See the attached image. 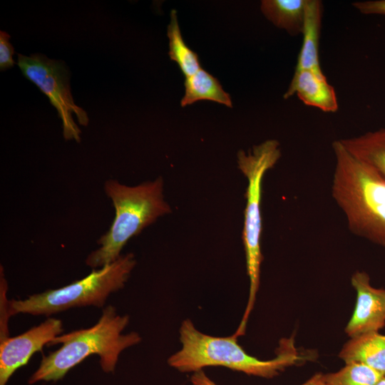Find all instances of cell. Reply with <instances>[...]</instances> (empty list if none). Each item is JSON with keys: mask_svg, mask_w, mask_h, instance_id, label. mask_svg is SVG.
<instances>
[{"mask_svg": "<svg viewBox=\"0 0 385 385\" xmlns=\"http://www.w3.org/2000/svg\"><path fill=\"white\" fill-rule=\"evenodd\" d=\"M129 321L128 315H120L113 306L108 305L94 325L57 336L48 346L61 344V347L43 356L28 384L61 380L92 354L99 357L103 371L114 372L120 354L141 342L135 332L123 334Z\"/></svg>", "mask_w": 385, "mask_h": 385, "instance_id": "obj_1", "label": "cell"}, {"mask_svg": "<svg viewBox=\"0 0 385 385\" xmlns=\"http://www.w3.org/2000/svg\"><path fill=\"white\" fill-rule=\"evenodd\" d=\"M332 147L335 158L332 195L349 229L385 247V180L349 153L340 140Z\"/></svg>", "mask_w": 385, "mask_h": 385, "instance_id": "obj_2", "label": "cell"}, {"mask_svg": "<svg viewBox=\"0 0 385 385\" xmlns=\"http://www.w3.org/2000/svg\"><path fill=\"white\" fill-rule=\"evenodd\" d=\"M237 337H217L198 331L190 319L180 328L181 349L168 363L181 372H197L207 366H224L248 375L273 378L285 368L302 359L294 347V337L279 342L277 356L260 360L248 354L237 342Z\"/></svg>", "mask_w": 385, "mask_h": 385, "instance_id": "obj_3", "label": "cell"}, {"mask_svg": "<svg viewBox=\"0 0 385 385\" xmlns=\"http://www.w3.org/2000/svg\"><path fill=\"white\" fill-rule=\"evenodd\" d=\"M103 188L114 207L115 217L109 230L98 239L99 247L86 259V265L93 270L116 260L131 237L171 212L164 198L162 177L135 186L109 179Z\"/></svg>", "mask_w": 385, "mask_h": 385, "instance_id": "obj_4", "label": "cell"}, {"mask_svg": "<svg viewBox=\"0 0 385 385\" xmlns=\"http://www.w3.org/2000/svg\"><path fill=\"white\" fill-rule=\"evenodd\" d=\"M135 265L133 253L121 255L111 264L93 269L86 277L69 284L23 299H10L11 314L49 317L76 307L102 308L111 294L124 287Z\"/></svg>", "mask_w": 385, "mask_h": 385, "instance_id": "obj_5", "label": "cell"}, {"mask_svg": "<svg viewBox=\"0 0 385 385\" xmlns=\"http://www.w3.org/2000/svg\"><path fill=\"white\" fill-rule=\"evenodd\" d=\"M281 157L279 143L276 140H267L253 146L247 153H237L239 169L247 180L246 207L245 210L242 240L246 256L247 272L250 279V291L245 313L237 328L245 332L250 313L254 307L260 285V267L262 261L261 235L262 185L265 174L277 163Z\"/></svg>", "mask_w": 385, "mask_h": 385, "instance_id": "obj_6", "label": "cell"}, {"mask_svg": "<svg viewBox=\"0 0 385 385\" xmlns=\"http://www.w3.org/2000/svg\"><path fill=\"white\" fill-rule=\"evenodd\" d=\"M17 64L24 76L36 85L56 108L62 122L63 138L80 142L81 131L73 115L84 126L88 125L89 119L86 112L74 103L70 87V72L65 63L42 54L26 56L19 53Z\"/></svg>", "mask_w": 385, "mask_h": 385, "instance_id": "obj_7", "label": "cell"}, {"mask_svg": "<svg viewBox=\"0 0 385 385\" xmlns=\"http://www.w3.org/2000/svg\"><path fill=\"white\" fill-rule=\"evenodd\" d=\"M63 330L61 319L48 317L19 335L0 341V385H6L18 369L26 365L35 353L42 351Z\"/></svg>", "mask_w": 385, "mask_h": 385, "instance_id": "obj_8", "label": "cell"}, {"mask_svg": "<svg viewBox=\"0 0 385 385\" xmlns=\"http://www.w3.org/2000/svg\"><path fill=\"white\" fill-rule=\"evenodd\" d=\"M351 284L356 291V302L346 333L352 338L379 332L385 326V289L374 287L365 272H355Z\"/></svg>", "mask_w": 385, "mask_h": 385, "instance_id": "obj_9", "label": "cell"}, {"mask_svg": "<svg viewBox=\"0 0 385 385\" xmlns=\"http://www.w3.org/2000/svg\"><path fill=\"white\" fill-rule=\"evenodd\" d=\"M294 95L305 105L324 112H336L338 101L334 88L328 83L323 72L312 70H295L284 98Z\"/></svg>", "mask_w": 385, "mask_h": 385, "instance_id": "obj_10", "label": "cell"}, {"mask_svg": "<svg viewBox=\"0 0 385 385\" xmlns=\"http://www.w3.org/2000/svg\"><path fill=\"white\" fill-rule=\"evenodd\" d=\"M323 6L321 1L307 0L302 43L295 70H312L322 72L319 62V37Z\"/></svg>", "mask_w": 385, "mask_h": 385, "instance_id": "obj_11", "label": "cell"}, {"mask_svg": "<svg viewBox=\"0 0 385 385\" xmlns=\"http://www.w3.org/2000/svg\"><path fill=\"white\" fill-rule=\"evenodd\" d=\"M339 356L346 364H364L385 376V335L379 332L351 338Z\"/></svg>", "mask_w": 385, "mask_h": 385, "instance_id": "obj_12", "label": "cell"}, {"mask_svg": "<svg viewBox=\"0 0 385 385\" xmlns=\"http://www.w3.org/2000/svg\"><path fill=\"white\" fill-rule=\"evenodd\" d=\"M340 141L349 153L385 180V128Z\"/></svg>", "mask_w": 385, "mask_h": 385, "instance_id": "obj_13", "label": "cell"}, {"mask_svg": "<svg viewBox=\"0 0 385 385\" xmlns=\"http://www.w3.org/2000/svg\"><path fill=\"white\" fill-rule=\"evenodd\" d=\"M307 0H263L260 9L274 26L292 36L302 34Z\"/></svg>", "mask_w": 385, "mask_h": 385, "instance_id": "obj_14", "label": "cell"}, {"mask_svg": "<svg viewBox=\"0 0 385 385\" xmlns=\"http://www.w3.org/2000/svg\"><path fill=\"white\" fill-rule=\"evenodd\" d=\"M184 85L185 95L180 101L182 107L204 100L232 107L230 95L222 89L218 80L202 68L185 78Z\"/></svg>", "mask_w": 385, "mask_h": 385, "instance_id": "obj_15", "label": "cell"}, {"mask_svg": "<svg viewBox=\"0 0 385 385\" xmlns=\"http://www.w3.org/2000/svg\"><path fill=\"white\" fill-rule=\"evenodd\" d=\"M167 34L169 39V56L172 61L178 63L185 78L199 71L201 67L198 56L185 43L175 10L171 11L170 22L168 26Z\"/></svg>", "mask_w": 385, "mask_h": 385, "instance_id": "obj_16", "label": "cell"}, {"mask_svg": "<svg viewBox=\"0 0 385 385\" xmlns=\"http://www.w3.org/2000/svg\"><path fill=\"white\" fill-rule=\"evenodd\" d=\"M384 376L361 363L351 362L337 372L324 374L326 385H376Z\"/></svg>", "mask_w": 385, "mask_h": 385, "instance_id": "obj_17", "label": "cell"}, {"mask_svg": "<svg viewBox=\"0 0 385 385\" xmlns=\"http://www.w3.org/2000/svg\"><path fill=\"white\" fill-rule=\"evenodd\" d=\"M0 269V341H3L10 337L9 322L12 315L10 300L7 297L9 284L1 265Z\"/></svg>", "mask_w": 385, "mask_h": 385, "instance_id": "obj_18", "label": "cell"}, {"mask_svg": "<svg viewBox=\"0 0 385 385\" xmlns=\"http://www.w3.org/2000/svg\"><path fill=\"white\" fill-rule=\"evenodd\" d=\"M10 36L5 31L0 32V69L4 71L13 67L16 62L13 60L14 47L9 42Z\"/></svg>", "mask_w": 385, "mask_h": 385, "instance_id": "obj_19", "label": "cell"}, {"mask_svg": "<svg viewBox=\"0 0 385 385\" xmlns=\"http://www.w3.org/2000/svg\"><path fill=\"white\" fill-rule=\"evenodd\" d=\"M190 380L192 385H217L202 370L195 372ZM301 385H326L324 374H316Z\"/></svg>", "mask_w": 385, "mask_h": 385, "instance_id": "obj_20", "label": "cell"}, {"mask_svg": "<svg viewBox=\"0 0 385 385\" xmlns=\"http://www.w3.org/2000/svg\"><path fill=\"white\" fill-rule=\"evenodd\" d=\"M353 6L364 14L385 15V0L356 1Z\"/></svg>", "mask_w": 385, "mask_h": 385, "instance_id": "obj_21", "label": "cell"}, {"mask_svg": "<svg viewBox=\"0 0 385 385\" xmlns=\"http://www.w3.org/2000/svg\"><path fill=\"white\" fill-rule=\"evenodd\" d=\"M376 385H385V376L381 379Z\"/></svg>", "mask_w": 385, "mask_h": 385, "instance_id": "obj_22", "label": "cell"}]
</instances>
